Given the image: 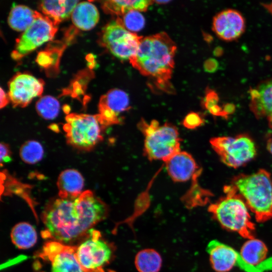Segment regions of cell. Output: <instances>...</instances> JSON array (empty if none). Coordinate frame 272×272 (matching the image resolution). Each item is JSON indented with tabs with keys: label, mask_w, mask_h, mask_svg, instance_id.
Listing matches in <instances>:
<instances>
[{
	"label": "cell",
	"mask_w": 272,
	"mask_h": 272,
	"mask_svg": "<svg viewBox=\"0 0 272 272\" xmlns=\"http://www.w3.org/2000/svg\"><path fill=\"white\" fill-rule=\"evenodd\" d=\"M224 53V50L220 46L216 47L213 51V54L217 57L221 56Z\"/></svg>",
	"instance_id": "cell-35"
},
{
	"label": "cell",
	"mask_w": 272,
	"mask_h": 272,
	"mask_svg": "<svg viewBox=\"0 0 272 272\" xmlns=\"http://www.w3.org/2000/svg\"><path fill=\"white\" fill-rule=\"evenodd\" d=\"M84 185V178L78 171L73 169L63 170L57 181L59 197L75 199L83 192Z\"/></svg>",
	"instance_id": "cell-18"
},
{
	"label": "cell",
	"mask_w": 272,
	"mask_h": 272,
	"mask_svg": "<svg viewBox=\"0 0 272 272\" xmlns=\"http://www.w3.org/2000/svg\"><path fill=\"white\" fill-rule=\"evenodd\" d=\"M268 249L265 243L256 238L247 239L242 245L240 255L242 259L248 265L259 272L256 266H259L266 259Z\"/></svg>",
	"instance_id": "cell-21"
},
{
	"label": "cell",
	"mask_w": 272,
	"mask_h": 272,
	"mask_svg": "<svg viewBox=\"0 0 272 272\" xmlns=\"http://www.w3.org/2000/svg\"><path fill=\"white\" fill-rule=\"evenodd\" d=\"M210 143L221 161L233 168L246 164L257 153L254 142L247 134L214 137Z\"/></svg>",
	"instance_id": "cell-7"
},
{
	"label": "cell",
	"mask_w": 272,
	"mask_h": 272,
	"mask_svg": "<svg viewBox=\"0 0 272 272\" xmlns=\"http://www.w3.org/2000/svg\"><path fill=\"white\" fill-rule=\"evenodd\" d=\"M257 222L272 219V177L264 169L250 174H240L232 181Z\"/></svg>",
	"instance_id": "cell-4"
},
{
	"label": "cell",
	"mask_w": 272,
	"mask_h": 272,
	"mask_svg": "<svg viewBox=\"0 0 272 272\" xmlns=\"http://www.w3.org/2000/svg\"><path fill=\"white\" fill-rule=\"evenodd\" d=\"M154 2L140 1H106L102 4V8L107 14L123 16L131 10L145 12Z\"/></svg>",
	"instance_id": "cell-23"
},
{
	"label": "cell",
	"mask_w": 272,
	"mask_h": 272,
	"mask_svg": "<svg viewBox=\"0 0 272 272\" xmlns=\"http://www.w3.org/2000/svg\"><path fill=\"white\" fill-rule=\"evenodd\" d=\"M176 46L166 32L143 37L136 53L129 59L132 66L153 81L156 87L173 93L170 80L174 66Z\"/></svg>",
	"instance_id": "cell-2"
},
{
	"label": "cell",
	"mask_w": 272,
	"mask_h": 272,
	"mask_svg": "<svg viewBox=\"0 0 272 272\" xmlns=\"http://www.w3.org/2000/svg\"><path fill=\"white\" fill-rule=\"evenodd\" d=\"M113 254L111 246L97 230L91 229L85 240L77 246V256L85 272H104V267Z\"/></svg>",
	"instance_id": "cell-9"
},
{
	"label": "cell",
	"mask_w": 272,
	"mask_h": 272,
	"mask_svg": "<svg viewBox=\"0 0 272 272\" xmlns=\"http://www.w3.org/2000/svg\"><path fill=\"white\" fill-rule=\"evenodd\" d=\"M138 128L144 136V154L150 161L164 162L180 152L181 139L177 128L166 122L160 124L153 120L148 123L142 119Z\"/></svg>",
	"instance_id": "cell-5"
},
{
	"label": "cell",
	"mask_w": 272,
	"mask_h": 272,
	"mask_svg": "<svg viewBox=\"0 0 272 272\" xmlns=\"http://www.w3.org/2000/svg\"><path fill=\"white\" fill-rule=\"evenodd\" d=\"M43 148L40 143L36 141L25 142L21 147L20 155L22 160L28 164H34L43 158Z\"/></svg>",
	"instance_id": "cell-27"
},
{
	"label": "cell",
	"mask_w": 272,
	"mask_h": 272,
	"mask_svg": "<svg viewBox=\"0 0 272 272\" xmlns=\"http://www.w3.org/2000/svg\"><path fill=\"white\" fill-rule=\"evenodd\" d=\"M8 97L14 107H25L43 91V83L28 74H18L10 82Z\"/></svg>",
	"instance_id": "cell-13"
},
{
	"label": "cell",
	"mask_w": 272,
	"mask_h": 272,
	"mask_svg": "<svg viewBox=\"0 0 272 272\" xmlns=\"http://www.w3.org/2000/svg\"><path fill=\"white\" fill-rule=\"evenodd\" d=\"M9 100V97L3 89L1 88V108L5 107L8 104Z\"/></svg>",
	"instance_id": "cell-34"
},
{
	"label": "cell",
	"mask_w": 272,
	"mask_h": 272,
	"mask_svg": "<svg viewBox=\"0 0 272 272\" xmlns=\"http://www.w3.org/2000/svg\"><path fill=\"white\" fill-rule=\"evenodd\" d=\"M154 2L157 3L158 4H165L168 3H169V1H155Z\"/></svg>",
	"instance_id": "cell-38"
},
{
	"label": "cell",
	"mask_w": 272,
	"mask_h": 272,
	"mask_svg": "<svg viewBox=\"0 0 272 272\" xmlns=\"http://www.w3.org/2000/svg\"><path fill=\"white\" fill-rule=\"evenodd\" d=\"M219 101V98L217 93L210 88H207L203 101L205 108L209 110L213 106L218 105Z\"/></svg>",
	"instance_id": "cell-30"
},
{
	"label": "cell",
	"mask_w": 272,
	"mask_h": 272,
	"mask_svg": "<svg viewBox=\"0 0 272 272\" xmlns=\"http://www.w3.org/2000/svg\"><path fill=\"white\" fill-rule=\"evenodd\" d=\"M212 29L217 36L226 41L237 39L244 33L245 21L238 11L228 9L216 15L213 20Z\"/></svg>",
	"instance_id": "cell-14"
},
{
	"label": "cell",
	"mask_w": 272,
	"mask_h": 272,
	"mask_svg": "<svg viewBox=\"0 0 272 272\" xmlns=\"http://www.w3.org/2000/svg\"><path fill=\"white\" fill-rule=\"evenodd\" d=\"M71 17L73 23L77 28L88 31L93 28L98 23L99 13L93 4L89 2H82L76 6Z\"/></svg>",
	"instance_id": "cell-20"
},
{
	"label": "cell",
	"mask_w": 272,
	"mask_h": 272,
	"mask_svg": "<svg viewBox=\"0 0 272 272\" xmlns=\"http://www.w3.org/2000/svg\"><path fill=\"white\" fill-rule=\"evenodd\" d=\"M266 149L272 155V138H269L266 142Z\"/></svg>",
	"instance_id": "cell-36"
},
{
	"label": "cell",
	"mask_w": 272,
	"mask_h": 272,
	"mask_svg": "<svg viewBox=\"0 0 272 272\" xmlns=\"http://www.w3.org/2000/svg\"><path fill=\"white\" fill-rule=\"evenodd\" d=\"M59 108L58 101L48 95L41 97L36 104V109L38 114L47 120L55 118L58 114Z\"/></svg>",
	"instance_id": "cell-26"
},
{
	"label": "cell",
	"mask_w": 272,
	"mask_h": 272,
	"mask_svg": "<svg viewBox=\"0 0 272 272\" xmlns=\"http://www.w3.org/2000/svg\"><path fill=\"white\" fill-rule=\"evenodd\" d=\"M203 66L205 72L213 73L218 70L219 63L216 59L210 58L205 61Z\"/></svg>",
	"instance_id": "cell-31"
},
{
	"label": "cell",
	"mask_w": 272,
	"mask_h": 272,
	"mask_svg": "<svg viewBox=\"0 0 272 272\" xmlns=\"http://www.w3.org/2000/svg\"><path fill=\"white\" fill-rule=\"evenodd\" d=\"M224 196L211 204L208 211L227 230L247 239L255 238V226L244 200L232 185H226Z\"/></svg>",
	"instance_id": "cell-3"
},
{
	"label": "cell",
	"mask_w": 272,
	"mask_h": 272,
	"mask_svg": "<svg viewBox=\"0 0 272 272\" xmlns=\"http://www.w3.org/2000/svg\"><path fill=\"white\" fill-rule=\"evenodd\" d=\"M122 20L125 28L132 33L141 30L145 25L143 15L137 10H131L124 14Z\"/></svg>",
	"instance_id": "cell-28"
},
{
	"label": "cell",
	"mask_w": 272,
	"mask_h": 272,
	"mask_svg": "<svg viewBox=\"0 0 272 272\" xmlns=\"http://www.w3.org/2000/svg\"><path fill=\"white\" fill-rule=\"evenodd\" d=\"M79 3L78 1H43L39 6L44 15L57 26L72 15Z\"/></svg>",
	"instance_id": "cell-19"
},
{
	"label": "cell",
	"mask_w": 272,
	"mask_h": 272,
	"mask_svg": "<svg viewBox=\"0 0 272 272\" xmlns=\"http://www.w3.org/2000/svg\"><path fill=\"white\" fill-rule=\"evenodd\" d=\"M167 171L175 182H185L197 179L201 173L193 157L185 151H180L165 162Z\"/></svg>",
	"instance_id": "cell-16"
},
{
	"label": "cell",
	"mask_w": 272,
	"mask_h": 272,
	"mask_svg": "<svg viewBox=\"0 0 272 272\" xmlns=\"http://www.w3.org/2000/svg\"><path fill=\"white\" fill-rule=\"evenodd\" d=\"M57 30V26L50 19L39 13L17 40L12 57L16 60L22 59L43 43L52 40Z\"/></svg>",
	"instance_id": "cell-10"
},
{
	"label": "cell",
	"mask_w": 272,
	"mask_h": 272,
	"mask_svg": "<svg viewBox=\"0 0 272 272\" xmlns=\"http://www.w3.org/2000/svg\"><path fill=\"white\" fill-rule=\"evenodd\" d=\"M203 120L201 116L196 112H190L184 118L183 125L189 129H194L201 125Z\"/></svg>",
	"instance_id": "cell-29"
},
{
	"label": "cell",
	"mask_w": 272,
	"mask_h": 272,
	"mask_svg": "<svg viewBox=\"0 0 272 272\" xmlns=\"http://www.w3.org/2000/svg\"><path fill=\"white\" fill-rule=\"evenodd\" d=\"M206 250L211 266L217 272H228L234 266L240 268L243 264L239 252L217 240L211 241Z\"/></svg>",
	"instance_id": "cell-15"
},
{
	"label": "cell",
	"mask_w": 272,
	"mask_h": 272,
	"mask_svg": "<svg viewBox=\"0 0 272 272\" xmlns=\"http://www.w3.org/2000/svg\"><path fill=\"white\" fill-rule=\"evenodd\" d=\"M235 110V106L233 103H226L223 107V110L226 117H227L228 115L234 113Z\"/></svg>",
	"instance_id": "cell-33"
},
{
	"label": "cell",
	"mask_w": 272,
	"mask_h": 272,
	"mask_svg": "<svg viewBox=\"0 0 272 272\" xmlns=\"http://www.w3.org/2000/svg\"><path fill=\"white\" fill-rule=\"evenodd\" d=\"M134 264L139 272H158L162 266L161 255L153 249H145L137 254Z\"/></svg>",
	"instance_id": "cell-25"
},
{
	"label": "cell",
	"mask_w": 272,
	"mask_h": 272,
	"mask_svg": "<svg viewBox=\"0 0 272 272\" xmlns=\"http://www.w3.org/2000/svg\"><path fill=\"white\" fill-rule=\"evenodd\" d=\"M41 219L45 227L43 236L63 244L86 236L95 225L103 220L96 206L81 196L75 199L59 197L49 201Z\"/></svg>",
	"instance_id": "cell-1"
},
{
	"label": "cell",
	"mask_w": 272,
	"mask_h": 272,
	"mask_svg": "<svg viewBox=\"0 0 272 272\" xmlns=\"http://www.w3.org/2000/svg\"><path fill=\"white\" fill-rule=\"evenodd\" d=\"M11 160V152L9 146L4 143L1 144V162H8Z\"/></svg>",
	"instance_id": "cell-32"
},
{
	"label": "cell",
	"mask_w": 272,
	"mask_h": 272,
	"mask_svg": "<svg viewBox=\"0 0 272 272\" xmlns=\"http://www.w3.org/2000/svg\"><path fill=\"white\" fill-rule=\"evenodd\" d=\"M264 7L272 15V3L269 4H265L263 5Z\"/></svg>",
	"instance_id": "cell-37"
},
{
	"label": "cell",
	"mask_w": 272,
	"mask_h": 272,
	"mask_svg": "<svg viewBox=\"0 0 272 272\" xmlns=\"http://www.w3.org/2000/svg\"><path fill=\"white\" fill-rule=\"evenodd\" d=\"M250 110L257 119H264L272 129V78L250 89Z\"/></svg>",
	"instance_id": "cell-17"
},
{
	"label": "cell",
	"mask_w": 272,
	"mask_h": 272,
	"mask_svg": "<svg viewBox=\"0 0 272 272\" xmlns=\"http://www.w3.org/2000/svg\"><path fill=\"white\" fill-rule=\"evenodd\" d=\"M11 237L14 244L21 249L32 247L37 239L35 228L26 222L19 223L15 225L12 230Z\"/></svg>",
	"instance_id": "cell-24"
},
{
	"label": "cell",
	"mask_w": 272,
	"mask_h": 272,
	"mask_svg": "<svg viewBox=\"0 0 272 272\" xmlns=\"http://www.w3.org/2000/svg\"><path fill=\"white\" fill-rule=\"evenodd\" d=\"M77 246L52 241L45 243L38 256L48 260L52 272H85L77 256Z\"/></svg>",
	"instance_id": "cell-11"
},
{
	"label": "cell",
	"mask_w": 272,
	"mask_h": 272,
	"mask_svg": "<svg viewBox=\"0 0 272 272\" xmlns=\"http://www.w3.org/2000/svg\"><path fill=\"white\" fill-rule=\"evenodd\" d=\"M130 108L128 95L119 89H113L102 95L98 104L99 113L96 115L105 128L121 123V114Z\"/></svg>",
	"instance_id": "cell-12"
},
{
	"label": "cell",
	"mask_w": 272,
	"mask_h": 272,
	"mask_svg": "<svg viewBox=\"0 0 272 272\" xmlns=\"http://www.w3.org/2000/svg\"><path fill=\"white\" fill-rule=\"evenodd\" d=\"M143 37L128 31L118 17L103 29L102 45L114 56L121 60L129 59L137 52Z\"/></svg>",
	"instance_id": "cell-8"
},
{
	"label": "cell",
	"mask_w": 272,
	"mask_h": 272,
	"mask_svg": "<svg viewBox=\"0 0 272 272\" xmlns=\"http://www.w3.org/2000/svg\"><path fill=\"white\" fill-rule=\"evenodd\" d=\"M63 130L67 143L83 151L92 150L103 139L104 127L96 115L70 113L65 117Z\"/></svg>",
	"instance_id": "cell-6"
},
{
	"label": "cell",
	"mask_w": 272,
	"mask_h": 272,
	"mask_svg": "<svg viewBox=\"0 0 272 272\" xmlns=\"http://www.w3.org/2000/svg\"><path fill=\"white\" fill-rule=\"evenodd\" d=\"M40 13L22 5L13 7L9 15L10 27L17 31H25L34 21Z\"/></svg>",
	"instance_id": "cell-22"
}]
</instances>
